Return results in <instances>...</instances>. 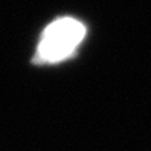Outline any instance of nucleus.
Masks as SVG:
<instances>
[{"label": "nucleus", "instance_id": "nucleus-1", "mask_svg": "<svg viewBox=\"0 0 151 151\" xmlns=\"http://www.w3.org/2000/svg\"><path fill=\"white\" fill-rule=\"evenodd\" d=\"M85 35V27L82 22L73 18H59L53 21L44 29L37 57L47 63H56L69 57Z\"/></svg>", "mask_w": 151, "mask_h": 151}]
</instances>
